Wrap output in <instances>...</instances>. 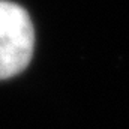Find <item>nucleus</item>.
I'll list each match as a JSON object with an SVG mask.
<instances>
[{
    "label": "nucleus",
    "instance_id": "f257e3e1",
    "mask_svg": "<svg viewBox=\"0 0 129 129\" xmlns=\"http://www.w3.org/2000/svg\"><path fill=\"white\" fill-rule=\"evenodd\" d=\"M35 29L24 8L0 0V80L23 72L30 63Z\"/></svg>",
    "mask_w": 129,
    "mask_h": 129
}]
</instances>
